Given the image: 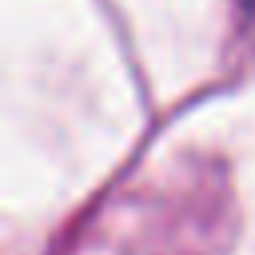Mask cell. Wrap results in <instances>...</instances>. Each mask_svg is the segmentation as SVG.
I'll return each instance as SVG.
<instances>
[{"instance_id": "1", "label": "cell", "mask_w": 255, "mask_h": 255, "mask_svg": "<svg viewBox=\"0 0 255 255\" xmlns=\"http://www.w3.org/2000/svg\"><path fill=\"white\" fill-rule=\"evenodd\" d=\"M247 8H251V16H255V0H247Z\"/></svg>"}]
</instances>
